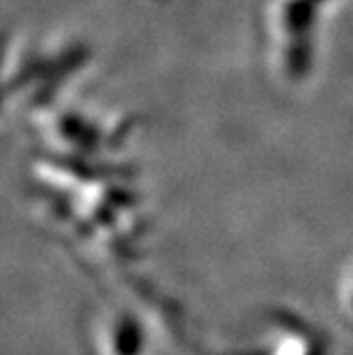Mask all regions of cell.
I'll return each mask as SVG.
<instances>
[{"label": "cell", "instance_id": "2", "mask_svg": "<svg viewBox=\"0 0 353 355\" xmlns=\"http://www.w3.org/2000/svg\"><path fill=\"white\" fill-rule=\"evenodd\" d=\"M92 49L81 39H60L39 43L35 39H17L7 51V94L32 92L37 96H53L62 85L71 83L79 73L87 71Z\"/></svg>", "mask_w": 353, "mask_h": 355}, {"label": "cell", "instance_id": "1", "mask_svg": "<svg viewBox=\"0 0 353 355\" xmlns=\"http://www.w3.org/2000/svg\"><path fill=\"white\" fill-rule=\"evenodd\" d=\"M332 0H264L262 32L273 71L287 83L304 81L317 62L319 32Z\"/></svg>", "mask_w": 353, "mask_h": 355}]
</instances>
